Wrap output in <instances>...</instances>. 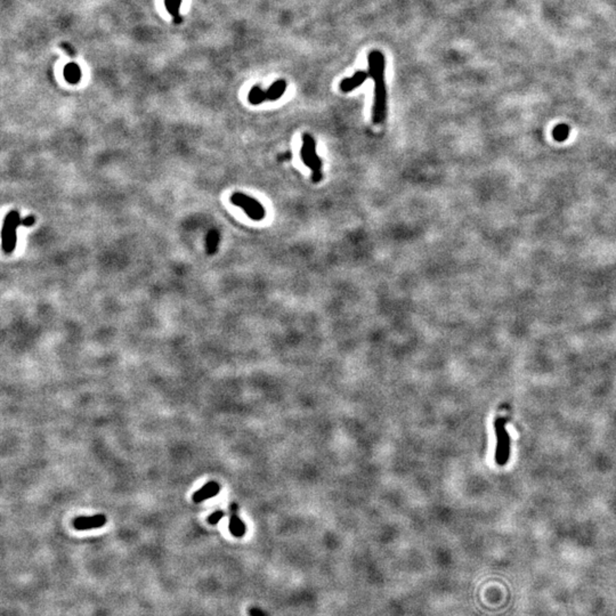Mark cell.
<instances>
[{
	"label": "cell",
	"mask_w": 616,
	"mask_h": 616,
	"mask_svg": "<svg viewBox=\"0 0 616 616\" xmlns=\"http://www.w3.org/2000/svg\"><path fill=\"white\" fill-rule=\"evenodd\" d=\"M105 523H107V517L104 515L80 516L73 520V527L76 531H88L103 527Z\"/></svg>",
	"instance_id": "6"
},
{
	"label": "cell",
	"mask_w": 616,
	"mask_h": 616,
	"mask_svg": "<svg viewBox=\"0 0 616 616\" xmlns=\"http://www.w3.org/2000/svg\"><path fill=\"white\" fill-rule=\"evenodd\" d=\"M570 130H571L570 127H568L567 125H565V123H560V125L556 126L555 128H553V131H552L553 138H555L557 142L566 141L568 138V135H570Z\"/></svg>",
	"instance_id": "15"
},
{
	"label": "cell",
	"mask_w": 616,
	"mask_h": 616,
	"mask_svg": "<svg viewBox=\"0 0 616 616\" xmlns=\"http://www.w3.org/2000/svg\"><path fill=\"white\" fill-rule=\"evenodd\" d=\"M369 74L374 82V98L372 108V121L375 125L384 122L387 114V90L385 82V56L380 50H372L369 54Z\"/></svg>",
	"instance_id": "1"
},
{
	"label": "cell",
	"mask_w": 616,
	"mask_h": 616,
	"mask_svg": "<svg viewBox=\"0 0 616 616\" xmlns=\"http://www.w3.org/2000/svg\"><path fill=\"white\" fill-rule=\"evenodd\" d=\"M62 47L68 50L69 54H70V56H72V57L75 56V50H74V48H72V47H70V45H68V43H62Z\"/></svg>",
	"instance_id": "18"
},
{
	"label": "cell",
	"mask_w": 616,
	"mask_h": 616,
	"mask_svg": "<svg viewBox=\"0 0 616 616\" xmlns=\"http://www.w3.org/2000/svg\"><path fill=\"white\" fill-rule=\"evenodd\" d=\"M507 420L504 418H498L494 422L495 433H497V451H495V461L498 465L505 466L509 460L510 454V438L506 430Z\"/></svg>",
	"instance_id": "5"
},
{
	"label": "cell",
	"mask_w": 616,
	"mask_h": 616,
	"mask_svg": "<svg viewBox=\"0 0 616 616\" xmlns=\"http://www.w3.org/2000/svg\"><path fill=\"white\" fill-rule=\"evenodd\" d=\"M64 76L68 82L78 83L81 78V71L75 63H69L64 69Z\"/></svg>",
	"instance_id": "11"
},
{
	"label": "cell",
	"mask_w": 616,
	"mask_h": 616,
	"mask_svg": "<svg viewBox=\"0 0 616 616\" xmlns=\"http://www.w3.org/2000/svg\"><path fill=\"white\" fill-rule=\"evenodd\" d=\"M248 100L253 105H259L264 102L267 101V95H266V90L261 89L259 86H254L251 88L249 96H248Z\"/></svg>",
	"instance_id": "12"
},
{
	"label": "cell",
	"mask_w": 616,
	"mask_h": 616,
	"mask_svg": "<svg viewBox=\"0 0 616 616\" xmlns=\"http://www.w3.org/2000/svg\"><path fill=\"white\" fill-rule=\"evenodd\" d=\"M300 158L306 167L312 170V181L320 183L323 178L322 159L316 153V143L314 137L309 134L302 136V146L300 149Z\"/></svg>",
	"instance_id": "3"
},
{
	"label": "cell",
	"mask_w": 616,
	"mask_h": 616,
	"mask_svg": "<svg viewBox=\"0 0 616 616\" xmlns=\"http://www.w3.org/2000/svg\"><path fill=\"white\" fill-rule=\"evenodd\" d=\"M369 76H370L369 72L357 71L354 75L351 76V78H346L340 82L341 92H344V93L352 92V90L356 89L357 87L363 85V82H365V80L369 78Z\"/></svg>",
	"instance_id": "9"
},
{
	"label": "cell",
	"mask_w": 616,
	"mask_h": 616,
	"mask_svg": "<svg viewBox=\"0 0 616 616\" xmlns=\"http://www.w3.org/2000/svg\"><path fill=\"white\" fill-rule=\"evenodd\" d=\"M224 515H225L224 511H221V510H217V511L211 513V515L208 517V523L211 525H216L220 522V519L223 518Z\"/></svg>",
	"instance_id": "16"
},
{
	"label": "cell",
	"mask_w": 616,
	"mask_h": 616,
	"mask_svg": "<svg viewBox=\"0 0 616 616\" xmlns=\"http://www.w3.org/2000/svg\"><path fill=\"white\" fill-rule=\"evenodd\" d=\"M36 223V218L34 216H29L25 218H21V215L17 210H12L6 215L5 220H3L2 231H1V247L3 253L10 254L15 250L16 242H17V228L19 226H32Z\"/></svg>",
	"instance_id": "2"
},
{
	"label": "cell",
	"mask_w": 616,
	"mask_h": 616,
	"mask_svg": "<svg viewBox=\"0 0 616 616\" xmlns=\"http://www.w3.org/2000/svg\"><path fill=\"white\" fill-rule=\"evenodd\" d=\"M250 616H268V614L261 610L259 607H251L249 610Z\"/></svg>",
	"instance_id": "17"
},
{
	"label": "cell",
	"mask_w": 616,
	"mask_h": 616,
	"mask_svg": "<svg viewBox=\"0 0 616 616\" xmlns=\"http://www.w3.org/2000/svg\"><path fill=\"white\" fill-rule=\"evenodd\" d=\"M238 506L236 505H232L231 506V517H229V524H228V528L229 532L233 537L235 538H242L247 532V527L244 523L242 522V519L239 517L238 513Z\"/></svg>",
	"instance_id": "7"
},
{
	"label": "cell",
	"mask_w": 616,
	"mask_h": 616,
	"mask_svg": "<svg viewBox=\"0 0 616 616\" xmlns=\"http://www.w3.org/2000/svg\"><path fill=\"white\" fill-rule=\"evenodd\" d=\"M287 89V82L286 80H276V81L273 83V85L269 87V88L266 90V95H267V101H278L280 97H282L284 93H286Z\"/></svg>",
	"instance_id": "10"
},
{
	"label": "cell",
	"mask_w": 616,
	"mask_h": 616,
	"mask_svg": "<svg viewBox=\"0 0 616 616\" xmlns=\"http://www.w3.org/2000/svg\"><path fill=\"white\" fill-rule=\"evenodd\" d=\"M219 492H220V485L217 482H214L213 480V482H208L206 485H203L201 488H200V490L196 491L195 493L193 494L192 499L195 504H201V502L207 500V499L216 497Z\"/></svg>",
	"instance_id": "8"
},
{
	"label": "cell",
	"mask_w": 616,
	"mask_h": 616,
	"mask_svg": "<svg viewBox=\"0 0 616 616\" xmlns=\"http://www.w3.org/2000/svg\"><path fill=\"white\" fill-rule=\"evenodd\" d=\"M166 2V7L167 10L170 13V15L173 16V21L174 23H181L183 21V17L180 15V6L181 3V0H165Z\"/></svg>",
	"instance_id": "13"
},
{
	"label": "cell",
	"mask_w": 616,
	"mask_h": 616,
	"mask_svg": "<svg viewBox=\"0 0 616 616\" xmlns=\"http://www.w3.org/2000/svg\"><path fill=\"white\" fill-rule=\"evenodd\" d=\"M218 242H219V234L216 229H211L207 235V253L209 254L216 253Z\"/></svg>",
	"instance_id": "14"
},
{
	"label": "cell",
	"mask_w": 616,
	"mask_h": 616,
	"mask_svg": "<svg viewBox=\"0 0 616 616\" xmlns=\"http://www.w3.org/2000/svg\"><path fill=\"white\" fill-rule=\"evenodd\" d=\"M231 202L234 206L242 208V209L244 210V213H246L253 220L260 221L264 219L266 216L265 208L262 207L256 199L251 198V196L247 194H243V193L235 192L234 194H232Z\"/></svg>",
	"instance_id": "4"
}]
</instances>
